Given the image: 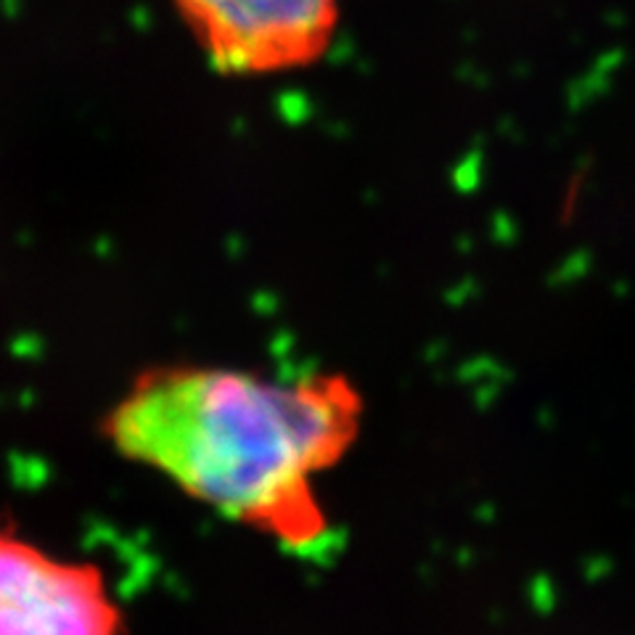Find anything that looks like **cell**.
I'll return each mask as SVG.
<instances>
[{
	"instance_id": "1",
	"label": "cell",
	"mask_w": 635,
	"mask_h": 635,
	"mask_svg": "<svg viewBox=\"0 0 635 635\" xmlns=\"http://www.w3.org/2000/svg\"><path fill=\"white\" fill-rule=\"evenodd\" d=\"M358 429L360 398L339 376L281 382L212 366L149 368L104 419L122 458L300 553L331 532L318 479Z\"/></svg>"
},
{
	"instance_id": "2",
	"label": "cell",
	"mask_w": 635,
	"mask_h": 635,
	"mask_svg": "<svg viewBox=\"0 0 635 635\" xmlns=\"http://www.w3.org/2000/svg\"><path fill=\"white\" fill-rule=\"evenodd\" d=\"M217 72L260 77L318 61L336 29L339 0H173Z\"/></svg>"
},
{
	"instance_id": "3",
	"label": "cell",
	"mask_w": 635,
	"mask_h": 635,
	"mask_svg": "<svg viewBox=\"0 0 635 635\" xmlns=\"http://www.w3.org/2000/svg\"><path fill=\"white\" fill-rule=\"evenodd\" d=\"M0 635H125L104 572L0 525Z\"/></svg>"
}]
</instances>
